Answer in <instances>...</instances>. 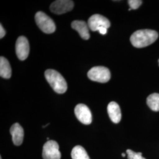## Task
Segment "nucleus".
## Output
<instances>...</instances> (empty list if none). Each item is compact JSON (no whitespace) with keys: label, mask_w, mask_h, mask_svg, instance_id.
I'll return each instance as SVG.
<instances>
[{"label":"nucleus","mask_w":159,"mask_h":159,"mask_svg":"<svg viewBox=\"0 0 159 159\" xmlns=\"http://www.w3.org/2000/svg\"><path fill=\"white\" fill-rule=\"evenodd\" d=\"M159 37L158 33L152 30H137L131 35L130 42L136 48H143L153 44Z\"/></svg>","instance_id":"nucleus-1"},{"label":"nucleus","mask_w":159,"mask_h":159,"mask_svg":"<svg viewBox=\"0 0 159 159\" xmlns=\"http://www.w3.org/2000/svg\"><path fill=\"white\" fill-rule=\"evenodd\" d=\"M45 77L55 92L63 94L67 90V84L66 80L58 71L49 69L45 71Z\"/></svg>","instance_id":"nucleus-2"},{"label":"nucleus","mask_w":159,"mask_h":159,"mask_svg":"<svg viewBox=\"0 0 159 159\" xmlns=\"http://www.w3.org/2000/svg\"><path fill=\"white\" fill-rule=\"evenodd\" d=\"M35 20L40 30L46 34H51L56 31L54 21L44 12H37L35 16Z\"/></svg>","instance_id":"nucleus-3"},{"label":"nucleus","mask_w":159,"mask_h":159,"mask_svg":"<svg viewBox=\"0 0 159 159\" xmlns=\"http://www.w3.org/2000/svg\"><path fill=\"white\" fill-rule=\"evenodd\" d=\"M90 79L98 83H107L111 78V73L108 68L103 66H97L91 68L88 73Z\"/></svg>","instance_id":"nucleus-4"},{"label":"nucleus","mask_w":159,"mask_h":159,"mask_svg":"<svg viewBox=\"0 0 159 159\" xmlns=\"http://www.w3.org/2000/svg\"><path fill=\"white\" fill-rule=\"evenodd\" d=\"M42 155L43 159H61L58 144L54 140L47 141L44 144Z\"/></svg>","instance_id":"nucleus-5"},{"label":"nucleus","mask_w":159,"mask_h":159,"mask_svg":"<svg viewBox=\"0 0 159 159\" xmlns=\"http://www.w3.org/2000/svg\"><path fill=\"white\" fill-rule=\"evenodd\" d=\"M74 113L81 123L85 125H90L92 122V114L89 108L83 104L77 105L74 109Z\"/></svg>","instance_id":"nucleus-6"},{"label":"nucleus","mask_w":159,"mask_h":159,"mask_svg":"<svg viewBox=\"0 0 159 159\" xmlns=\"http://www.w3.org/2000/svg\"><path fill=\"white\" fill-rule=\"evenodd\" d=\"M74 7V2L70 0H57L50 7L51 12L56 14H62L71 11Z\"/></svg>","instance_id":"nucleus-7"},{"label":"nucleus","mask_w":159,"mask_h":159,"mask_svg":"<svg viewBox=\"0 0 159 159\" xmlns=\"http://www.w3.org/2000/svg\"><path fill=\"white\" fill-rule=\"evenodd\" d=\"M88 26L91 31H96L101 27L108 29L110 26V23L107 18L102 15L94 14L89 19Z\"/></svg>","instance_id":"nucleus-8"},{"label":"nucleus","mask_w":159,"mask_h":159,"mask_svg":"<svg viewBox=\"0 0 159 159\" xmlns=\"http://www.w3.org/2000/svg\"><path fill=\"white\" fill-rule=\"evenodd\" d=\"M16 51L17 57L20 60H25L29 56L30 45L28 40L24 36L18 38L16 44Z\"/></svg>","instance_id":"nucleus-9"},{"label":"nucleus","mask_w":159,"mask_h":159,"mask_svg":"<svg viewBox=\"0 0 159 159\" xmlns=\"http://www.w3.org/2000/svg\"><path fill=\"white\" fill-rule=\"evenodd\" d=\"M71 27L79 33L83 39L87 40L90 39L89 27L85 21L75 20L71 23Z\"/></svg>","instance_id":"nucleus-10"},{"label":"nucleus","mask_w":159,"mask_h":159,"mask_svg":"<svg viewBox=\"0 0 159 159\" xmlns=\"http://www.w3.org/2000/svg\"><path fill=\"white\" fill-rule=\"evenodd\" d=\"M10 133L12 140L16 146H20L23 143L24 139V130L18 123H15L10 128Z\"/></svg>","instance_id":"nucleus-11"},{"label":"nucleus","mask_w":159,"mask_h":159,"mask_svg":"<svg viewBox=\"0 0 159 159\" xmlns=\"http://www.w3.org/2000/svg\"><path fill=\"white\" fill-rule=\"evenodd\" d=\"M107 112L110 119L114 123H119L121 119V113L119 106L117 102H111L108 104Z\"/></svg>","instance_id":"nucleus-12"},{"label":"nucleus","mask_w":159,"mask_h":159,"mask_svg":"<svg viewBox=\"0 0 159 159\" xmlns=\"http://www.w3.org/2000/svg\"><path fill=\"white\" fill-rule=\"evenodd\" d=\"M11 68L9 61L5 57H0V75L1 77L8 79L11 76Z\"/></svg>","instance_id":"nucleus-13"},{"label":"nucleus","mask_w":159,"mask_h":159,"mask_svg":"<svg viewBox=\"0 0 159 159\" xmlns=\"http://www.w3.org/2000/svg\"><path fill=\"white\" fill-rule=\"evenodd\" d=\"M72 159H90L85 149L81 146H75L71 151Z\"/></svg>","instance_id":"nucleus-14"},{"label":"nucleus","mask_w":159,"mask_h":159,"mask_svg":"<svg viewBox=\"0 0 159 159\" xmlns=\"http://www.w3.org/2000/svg\"><path fill=\"white\" fill-rule=\"evenodd\" d=\"M147 104L149 108L154 111H159V94L153 93L147 98Z\"/></svg>","instance_id":"nucleus-15"},{"label":"nucleus","mask_w":159,"mask_h":159,"mask_svg":"<svg viewBox=\"0 0 159 159\" xmlns=\"http://www.w3.org/2000/svg\"><path fill=\"white\" fill-rule=\"evenodd\" d=\"M127 154L128 159H146L142 157V153H136L130 149H128L126 151Z\"/></svg>","instance_id":"nucleus-16"},{"label":"nucleus","mask_w":159,"mask_h":159,"mask_svg":"<svg viewBox=\"0 0 159 159\" xmlns=\"http://www.w3.org/2000/svg\"><path fill=\"white\" fill-rule=\"evenodd\" d=\"M131 10H136L142 5V1L141 0H129L128 1Z\"/></svg>","instance_id":"nucleus-17"},{"label":"nucleus","mask_w":159,"mask_h":159,"mask_svg":"<svg viewBox=\"0 0 159 159\" xmlns=\"http://www.w3.org/2000/svg\"><path fill=\"white\" fill-rule=\"evenodd\" d=\"M6 34V30L3 28L2 24H0V39H2Z\"/></svg>","instance_id":"nucleus-18"},{"label":"nucleus","mask_w":159,"mask_h":159,"mask_svg":"<svg viewBox=\"0 0 159 159\" xmlns=\"http://www.w3.org/2000/svg\"><path fill=\"white\" fill-rule=\"evenodd\" d=\"M98 31L100 32V34L104 35V34H107V29L104 27H101L98 30Z\"/></svg>","instance_id":"nucleus-19"},{"label":"nucleus","mask_w":159,"mask_h":159,"mask_svg":"<svg viewBox=\"0 0 159 159\" xmlns=\"http://www.w3.org/2000/svg\"><path fill=\"white\" fill-rule=\"evenodd\" d=\"M121 156H122L123 157H125V153H122L121 154Z\"/></svg>","instance_id":"nucleus-20"},{"label":"nucleus","mask_w":159,"mask_h":159,"mask_svg":"<svg viewBox=\"0 0 159 159\" xmlns=\"http://www.w3.org/2000/svg\"><path fill=\"white\" fill-rule=\"evenodd\" d=\"M131 9L130 8L129 9V11H131Z\"/></svg>","instance_id":"nucleus-21"},{"label":"nucleus","mask_w":159,"mask_h":159,"mask_svg":"<svg viewBox=\"0 0 159 159\" xmlns=\"http://www.w3.org/2000/svg\"><path fill=\"white\" fill-rule=\"evenodd\" d=\"M0 159H2V157H0Z\"/></svg>","instance_id":"nucleus-22"},{"label":"nucleus","mask_w":159,"mask_h":159,"mask_svg":"<svg viewBox=\"0 0 159 159\" xmlns=\"http://www.w3.org/2000/svg\"></svg>","instance_id":"nucleus-23"}]
</instances>
